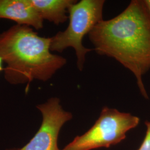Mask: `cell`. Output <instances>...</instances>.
Listing matches in <instances>:
<instances>
[{
  "label": "cell",
  "mask_w": 150,
  "mask_h": 150,
  "mask_svg": "<svg viewBox=\"0 0 150 150\" xmlns=\"http://www.w3.org/2000/svg\"><path fill=\"white\" fill-rule=\"evenodd\" d=\"M94 50L117 61L134 76L142 96L149 99L143 81L150 70V11L145 0H132L120 14L102 20L88 35Z\"/></svg>",
  "instance_id": "1"
},
{
  "label": "cell",
  "mask_w": 150,
  "mask_h": 150,
  "mask_svg": "<svg viewBox=\"0 0 150 150\" xmlns=\"http://www.w3.org/2000/svg\"><path fill=\"white\" fill-rule=\"evenodd\" d=\"M51 38L41 37L32 27L16 24L0 33V57L4 78L13 85L46 82L67 63L51 51Z\"/></svg>",
  "instance_id": "2"
},
{
  "label": "cell",
  "mask_w": 150,
  "mask_h": 150,
  "mask_svg": "<svg viewBox=\"0 0 150 150\" xmlns=\"http://www.w3.org/2000/svg\"><path fill=\"white\" fill-rule=\"evenodd\" d=\"M104 0H81L70 7L69 23L64 31L57 32L51 38V51L62 52L67 48L74 49L77 66L82 71L86 54L93 50L85 47L83 39L97 25L103 20Z\"/></svg>",
  "instance_id": "3"
},
{
  "label": "cell",
  "mask_w": 150,
  "mask_h": 150,
  "mask_svg": "<svg viewBox=\"0 0 150 150\" xmlns=\"http://www.w3.org/2000/svg\"><path fill=\"white\" fill-rule=\"evenodd\" d=\"M139 118L129 113L103 107L95 124L84 134L78 136L62 150H91L109 147L126 138L129 130L135 128Z\"/></svg>",
  "instance_id": "4"
},
{
  "label": "cell",
  "mask_w": 150,
  "mask_h": 150,
  "mask_svg": "<svg viewBox=\"0 0 150 150\" xmlns=\"http://www.w3.org/2000/svg\"><path fill=\"white\" fill-rule=\"evenodd\" d=\"M36 107L42 116V123L37 133L21 149L9 150H62L57 145L59 131L72 118V114L63 109L57 97H52Z\"/></svg>",
  "instance_id": "5"
},
{
  "label": "cell",
  "mask_w": 150,
  "mask_h": 150,
  "mask_svg": "<svg viewBox=\"0 0 150 150\" xmlns=\"http://www.w3.org/2000/svg\"><path fill=\"white\" fill-rule=\"evenodd\" d=\"M2 18L36 30H41L43 27L42 18L30 0H0V19Z\"/></svg>",
  "instance_id": "6"
},
{
  "label": "cell",
  "mask_w": 150,
  "mask_h": 150,
  "mask_svg": "<svg viewBox=\"0 0 150 150\" xmlns=\"http://www.w3.org/2000/svg\"><path fill=\"white\" fill-rule=\"evenodd\" d=\"M30 2L43 21L45 20L59 25L69 19V8L77 1L30 0Z\"/></svg>",
  "instance_id": "7"
},
{
  "label": "cell",
  "mask_w": 150,
  "mask_h": 150,
  "mask_svg": "<svg viewBox=\"0 0 150 150\" xmlns=\"http://www.w3.org/2000/svg\"><path fill=\"white\" fill-rule=\"evenodd\" d=\"M146 133L145 139L137 150H150V121H146Z\"/></svg>",
  "instance_id": "8"
},
{
  "label": "cell",
  "mask_w": 150,
  "mask_h": 150,
  "mask_svg": "<svg viewBox=\"0 0 150 150\" xmlns=\"http://www.w3.org/2000/svg\"><path fill=\"white\" fill-rule=\"evenodd\" d=\"M3 64H4V62L1 59V58L0 57V72L2 71H4V67H3Z\"/></svg>",
  "instance_id": "9"
},
{
  "label": "cell",
  "mask_w": 150,
  "mask_h": 150,
  "mask_svg": "<svg viewBox=\"0 0 150 150\" xmlns=\"http://www.w3.org/2000/svg\"><path fill=\"white\" fill-rule=\"evenodd\" d=\"M145 1L146 5L148 6V7H149V8L150 11V0H145Z\"/></svg>",
  "instance_id": "10"
}]
</instances>
